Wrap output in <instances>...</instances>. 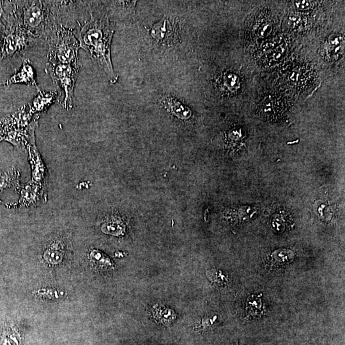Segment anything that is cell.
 Here are the masks:
<instances>
[{
    "label": "cell",
    "instance_id": "8fae6325",
    "mask_svg": "<svg viewBox=\"0 0 345 345\" xmlns=\"http://www.w3.org/2000/svg\"><path fill=\"white\" fill-rule=\"evenodd\" d=\"M124 228L125 226L122 220L116 216L110 217L102 226V232L113 235H120L123 234Z\"/></svg>",
    "mask_w": 345,
    "mask_h": 345
},
{
    "label": "cell",
    "instance_id": "6da1fadb",
    "mask_svg": "<svg viewBox=\"0 0 345 345\" xmlns=\"http://www.w3.org/2000/svg\"><path fill=\"white\" fill-rule=\"evenodd\" d=\"M115 30L109 18L99 17L90 13L89 21L80 29L78 37L80 47L85 50L89 57L97 63L111 84L118 81L111 58V44Z\"/></svg>",
    "mask_w": 345,
    "mask_h": 345
},
{
    "label": "cell",
    "instance_id": "30bf717a",
    "mask_svg": "<svg viewBox=\"0 0 345 345\" xmlns=\"http://www.w3.org/2000/svg\"><path fill=\"white\" fill-rule=\"evenodd\" d=\"M19 178V172L15 168L0 170V190L11 188L19 191L21 189Z\"/></svg>",
    "mask_w": 345,
    "mask_h": 345
},
{
    "label": "cell",
    "instance_id": "4fadbf2b",
    "mask_svg": "<svg viewBox=\"0 0 345 345\" xmlns=\"http://www.w3.org/2000/svg\"><path fill=\"white\" fill-rule=\"evenodd\" d=\"M246 310L250 315L260 316L262 312V296L252 295L247 299Z\"/></svg>",
    "mask_w": 345,
    "mask_h": 345
},
{
    "label": "cell",
    "instance_id": "5b68a950",
    "mask_svg": "<svg viewBox=\"0 0 345 345\" xmlns=\"http://www.w3.org/2000/svg\"><path fill=\"white\" fill-rule=\"evenodd\" d=\"M151 35L159 43L166 45L173 43L177 38L176 24L170 18L164 17L154 25L151 30Z\"/></svg>",
    "mask_w": 345,
    "mask_h": 345
},
{
    "label": "cell",
    "instance_id": "5bb4252c",
    "mask_svg": "<svg viewBox=\"0 0 345 345\" xmlns=\"http://www.w3.org/2000/svg\"><path fill=\"white\" fill-rule=\"evenodd\" d=\"M266 101L262 104V108H261V111H262V115L266 118H268V119H272V118H275L276 116L280 115V113H282V110L280 106L278 105V102L274 101Z\"/></svg>",
    "mask_w": 345,
    "mask_h": 345
},
{
    "label": "cell",
    "instance_id": "277c9868",
    "mask_svg": "<svg viewBox=\"0 0 345 345\" xmlns=\"http://www.w3.org/2000/svg\"><path fill=\"white\" fill-rule=\"evenodd\" d=\"M80 65H67L47 62L46 71L51 76L53 83L59 90L63 92V108L70 110L73 107L74 90L79 73Z\"/></svg>",
    "mask_w": 345,
    "mask_h": 345
},
{
    "label": "cell",
    "instance_id": "e0dca14e",
    "mask_svg": "<svg viewBox=\"0 0 345 345\" xmlns=\"http://www.w3.org/2000/svg\"><path fill=\"white\" fill-rule=\"evenodd\" d=\"M237 84L238 78L236 76L228 75L224 78V85L230 89L235 88Z\"/></svg>",
    "mask_w": 345,
    "mask_h": 345
},
{
    "label": "cell",
    "instance_id": "9c48e42d",
    "mask_svg": "<svg viewBox=\"0 0 345 345\" xmlns=\"http://www.w3.org/2000/svg\"><path fill=\"white\" fill-rule=\"evenodd\" d=\"M44 192L41 186L35 183L27 184L21 190L20 203L24 205L35 204L44 200Z\"/></svg>",
    "mask_w": 345,
    "mask_h": 345
},
{
    "label": "cell",
    "instance_id": "44dd1931",
    "mask_svg": "<svg viewBox=\"0 0 345 345\" xmlns=\"http://www.w3.org/2000/svg\"><path fill=\"white\" fill-rule=\"evenodd\" d=\"M0 203H1V201H0Z\"/></svg>",
    "mask_w": 345,
    "mask_h": 345
},
{
    "label": "cell",
    "instance_id": "7a4b0ae2",
    "mask_svg": "<svg viewBox=\"0 0 345 345\" xmlns=\"http://www.w3.org/2000/svg\"><path fill=\"white\" fill-rule=\"evenodd\" d=\"M79 43L71 30H57L52 34L49 44L48 58L50 63L79 65L78 50Z\"/></svg>",
    "mask_w": 345,
    "mask_h": 345
},
{
    "label": "cell",
    "instance_id": "ba28073f",
    "mask_svg": "<svg viewBox=\"0 0 345 345\" xmlns=\"http://www.w3.org/2000/svg\"><path fill=\"white\" fill-rule=\"evenodd\" d=\"M58 99L57 92H42L37 88V94L29 106L30 113L44 111Z\"/></svg>",
    "mask_w": 345,
    "mask_h": 345
},
{
    "label": "cell",
    "instance_id": "d6986e66",
    "mask_svg": "<svg viewBox=\"0 0 345 345\" xmlns=\"http://www.w3.org/2000/svg\"><path fill=\"white\" fill-rule=\"evenodd\" d=\"M214 282L219 283H224L226 282V276L221 272H213L211 275Z\"/></svg>",
    "mask_w": 345,
    "mask_h": 345
},
{
    "label": "cell",
    "instance_id": "9a60e30c",
    "mask_svg": "<svg viewBox=\"0 0 345 345\" xmlns=\"http://www.w3.org/2000/svg\"><path fill=\"white\" fill-rule=\"evenodd\" d=\"M167 106L174 115L179 116L182 118L188 119L191 115V112L188 108H186L183 104H182L179 102H177L176 100L172 99H168L166 100Z\"/></svg>",
    "mask_w": 345,
    "mask_h": 345
},
{
    "label": "cell",
    "instance_id": "8992f818",
    "mask_svg": "<svg viewBox=\"0 0 345 345\" xmlns=\"http://www.w3.org/2000/svg\"><path fill=\"white\" fill-rule=\"evenodd\" d=\"M36 39L23 29L19 32L10 33L5 37L4 41V55H13L16 52L23 50L26 47H29L30 44L33 43Z\"/></svg>",
    "mask_w": 345,
    "mask_h": 345
},
{
    "label": "cell",
    "instance_id": "52a82bcc",
    "mask_svg": "<svg viewBox=\"0 0 345 345\" xmlns=\"http://www.w3.org/2000/svg\"><path fill=\"white\" fill-rule=\"evenodd\" d=\"M35 79V72L33 64L30 60H25L19 71L7 82L6 85H9L13 83H24L28 85L35 86L36 88H38Z\"/></svg>",
    "mask_w": 345,
    "mask_h": 345
},
{
    "label": "cell",
    "instance_id": "7c38bea8",
    "mask_svg": "<svg viewBox=\"0 0 345 345\" xmlns=\"http://www.w3.org/2000/svg\"><path fill=\"white\" fill-rule=\"evenodd\" d=\"M154 318L158 322L165 326H169L176 318L173 311L162 306H156L153 309Z\"/></svg>",
    "mask_w": 345,
    "mask_h": 345
},
{
    "label": "cell",
    "instance_id": "2e32d148",
    "mask_svg": "<svg viewBox=\"0 0 345 345\" xmlns=\"http://www.w3.org/2000/svg\"><path fill=\"white\" fill-rule=\"evenodd\" d=\"M294 257V252L289 250L277 251L272 254V258L275 264H285Z\"/></svg>",
    "mask_w": 345,
    "mask_h": 345
},
{
    "label": "cell",
    "instance_id": "ffe728a7",
    "mask_svg": "<svg viewBox=\"0 0 345 345\" xmlns=\"http://www.w3.org/2000/svg\"><path fill=\"white\" fill-rule=\"evenodd\" d=\"M238 345V343H236V344L235 345Z\"/></svg>",
    "mask_w": 345,
    "mask_h": 345
},
{
    "label": "cell",
    "instance_id": "ac0fdd59",
    "mask_svg": "<svg viewBox=\"0 0 345 345\" xmlns=\"http://www.w3.org/2000/svg\"><path fill=\"white\" fill-rule=\"evenodd\" d=\"M295 5L298 7V9L302 10V11H306V10L312 9L314 3V1H295Z\"/></svg>",
    "mask_w": 345,
    "mask_h": 345
},
{
    "label": "cell",
    "instance_id": "3957f363",
    "mask_svg": "<svg viewBox=\"0 0 345 345\" xmlns=\"http://www.w3.org/2000/svg\"><path fill=\"white\" fill-rule=\"evenodd\" d=\"M46 1H26L23 8V29L37 39L49 31H53V24L49 18Z\"/></svg>",
    "mask_w": 345,
    "mask_h": 345
}]
</instances>
